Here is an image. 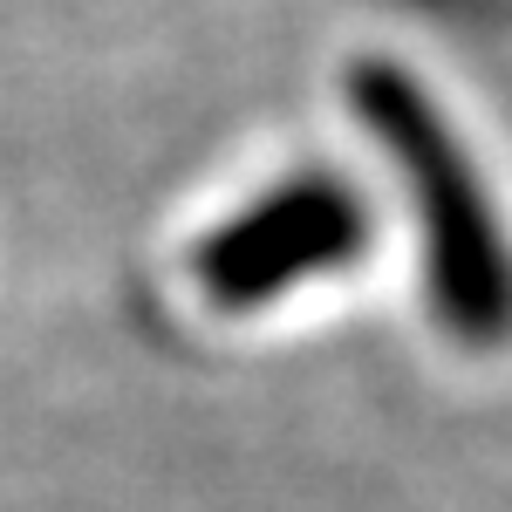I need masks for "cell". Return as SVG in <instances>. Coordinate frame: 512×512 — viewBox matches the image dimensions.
<instances>
[{"instance_id": "obj_1", "label": "cell", "mask_w": 512, "mask_h": 512, "mask_svg": "<svg viewBox=\"0 0 512 512\" xmlns=\"http://www.w3.org/2000/svg\"><path fill=\"white\" fill-rule=\"evenodd\" d=\"M355 103L383 151L417 192L424 219V274L431 308L458 342H506L512 335V246L499 233V212L485 198V178L472 171L465 144L444 130L431 96L403 69H362Z\"/></svg>"}, {"instance_id": "obj_2", "label": "cell", "mask_w": 512, "mask_h": 512, "mask_svg": "<svg viewBox=\"0 0 512 512\" xmlns=\"http://www.w3.org/2000/svg\"><path fill=\"white\" fill-rule=\"evenodd\" d=\"M362 253V205L328 178L280 185L253 212L226 219L219 233L198 246L192 274L219 308H260L280 287L315 280Z\"/></svg>"}]
</instances>
